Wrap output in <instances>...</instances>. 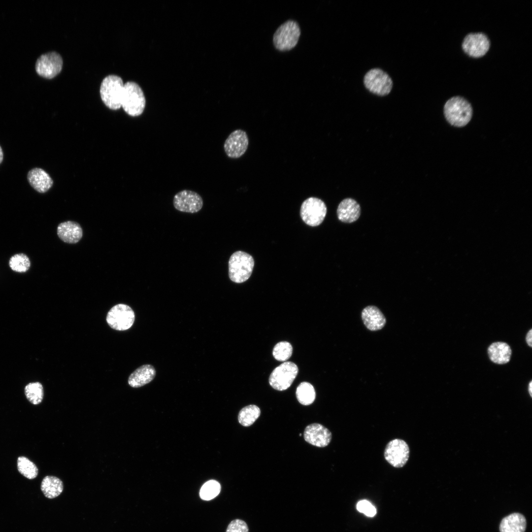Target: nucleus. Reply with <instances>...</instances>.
Masks as SVG:
<instances>
[{
  "label": "nucleus",
  "instance_id": "nucleus-1",
  "mask_svg": "<svg viewBox=\"0 0 532 532\" xmlns=\"http://www.w3.org/2000/svg\"><path fill=\"white\" fill-rule=\"evenodd\" d=\"M444 114L452 126L463 127L466 125L472 116V108L465 98L455 96L449 99L444 106Z\"/></svg>",
  "mask_w": 532,
  "mask_h": 532
},
{
  "label": "nucleus",
  "instance_id": "nucleus-2",
  "mask_svg": "<svg viewBox=\"0 0 532 532\" xmlns=\"http://www.w3.org/2000/svg\"><path fill=\"white\" fill-rule=\"evenodd\" d=\"M254 266V259L250 254L242 251L234 252L229 263V276L233 282L241 283L250 277Z\"/></svg>",
  "mask_w": 532,
  "mask_h": 532
},
{
  "label": "nucleus",
  "instance_id": "nucleus-3",
  "mask_svg": "<svg viewBox=\"0 0 532 532\" xmlns=\"http://www.w3.org/2000/svg\"><path fill=\"white\" fill-rule=\"evenodd\" d=\"M122 79L115 75H109L102 80L100 87V95L104 104L112 110L122 107L124 91Z\"/></svg>",
  "mask_w": 532,
  "mask_h": 532
},
{
  "label": "nucleus",
  "instance_id": "nucleus-4",
  "mask_svg": "<svg viewBox=\"0 0 532 532\" xmlns=\"http://www.w3.org/2000/svg\"><path fill=\"white\" fill-rule=\"evenodd\" d=\"M146 100L140 87L135 82L128 81L124 85L122 107L130 116L137 117L142 114Z\"/></svg>",
  "mask_w": 532,
  "mask_h": 532
},
{
  "label": "nucleus",
  "instance_id": "nucleus-5",
  "mask_svg": "<svg viewBox=\"0 0 532 532\" xmlns=\"http://www.w3.org/2000/svg\"><path fill=\"white\" fill-rule=\"evenodd\" d=\"M300 34L298 23L288 20L280 26L275 32L273 37L274 45L280 51L290 50L298 43Z\"/></svg>",
  "mask_w": 532,
  "mask_h": 532
},
{
  "label": "nucleus",
  "instance_id": "nucleus-6",
  "mask_svg": "<svg viewBox=\"0 0 532 532\" xmlns=\"http://www.w3.org/2000/svg\"><path fill=\"white\" fill-rule=\"evenodd\" d=\"M364 84L370 93L379 96L388 95L393 88V81L382 69L374 68L368 71L364 77Z\"/></svg>",
  "mask_w": 532,
  "mask_h": 532
},
{
  "label": "nucleus",
  "instance_id": "nucleus-7",
  "mask_svg": "<svg viewBox=\"0 0 532 532\" xmlns=\"http://www.w3.org/2000/svg\"><path fill=\"white\" fill-rule=\"evenodd\" d=\"M327 207L321 199L315 197L307 198L302 203L300 215L307 225L315 227L320 225L327 214Z\"/></svg>",
  "mask_w": 532,
  "mask_h": 532
},
{
  "label": "nucleus",
  "instance_id": "nucleus-8",
  "mask_svg": "<svg viewBox=\"0 0 532 532\" xmlns=\"http://www.w3.org/2000/svg\"><path fill=\"white\" fill-rule=\"evenodd\" d=\"M135 319L133 310L129 305L119 303L113 306L108 312L106 320L110 328L120 331L129 329Z\"/></svg>",
  "mask_w": 532,
  "mask_h": 532
},
{
  "label": "nucleus",
  "instance_id": "nucleus-9",
  "mask_svg": "<svg viewBox=\"0 0 532 532\" xmlns=\"http://www.w3.org/2000/svg\"><path fill=\"white\" fill-rule=\"evenodd\" d=\"M298 371V367L295 363L284 362L272 371L269 378V384L276 390H285L292 385Z\"/></svg>",
  "mask_w": 532,
  "mask_h": 532
},
{
  "label": "nucleus",
  "instance_id": "nucleus-10",
  "mask_svg": "<svg viewBox=\"0 0 532 532\" xmlns=\"http://www.w3.org/2000/svg\"><path fill=\"white\" fill-rule=\"evenodd\" d=\"M410 449L407 443L399 438L390 441L386 445L384 456L386 461L396 468L403 467L407 462Z\"/></svg>",
  "mask_w": 532,
  "mask_h": 532
},
{
  "label": "nucleus",
  "instance_id": "nucleus-11",
  "mask_svg": "<svg viewBox=\"0 0 532 532\" xmlns=\"http://www.w3.org/2000/svg\"><path fill=\"white\" fill-rule=\"evenodd\" d=\"M63 61L61 56L56 52H50L41 55L35 63V71L41 77L52 79L61 71Z\"/></svg>",
  "mask_w": 532,
  "mask_h": 532
},
{
  "label": "nucleus",
  "instance_id": "nucleus-12",
  "mask_svg": "<svg viewBox=\"0 0 532 532\" xmlns=\"http://www.w3.org/2000/svg\"><path fill=\"white\" fill-rule=\"evenodd\" d=\"M490 46L488 36L482 33H470L464 39L462 47L469 57L478 58L484 56Z\"/></svg>",
  "mask_w": 532,
  "mask_h": 532
},
{
  "label": "nucleus",
  "instance_id": "nucleus-13",
  "mask_svg": "<svg viewBox=\"0 0 532 532\" xmlns=\"http://www.w3.org/2000/svg\"><path fill=\"white\" fill-rule=\"evenodd\" d=\"M173 204L174 208L179 211L194 213L202 208L203 201L201 196L197 192L183 190L174 195Z\"/></svg>",
  "mask_w": 532,
  "mask_h": 532
},
{
  "label": "nucleus",
  "instance_id": "nucleus-14",
  "mask_svg": "<svg viewBox=\"0 0 532 532\" xmlns=\"http://www.w3.org/2000/svg\"><path fill=\"white\" fill-rule=\"evenodd\" d=\"M248 144L246 133L242 130L237 129L232 132L225 140L224 149L228 157L236 159L245 153Z\"/></svg>",
  "mask_w": 532,
  "mask_h": 532
},
{
  "label": "nucleus",
  "instance_id": "nucleus-15",
  "mask_svg": "<svg viewBox=\"0 0 532 532\" xmlns=\"http://www.w3.org/2000/svg\"><path fill=\"white\" fill-rule=\"evenodd\" d=\"M332 433L323 425L313 423L308 425L304 432V438L309 444L319 447L328 446L332 439Z\"/></svg>",
  "mask_w": 532,
  "mask_h": 532
},
{
  "label": "nucleus",
  "instance_id": "nucleus-16",
  "mask_svg": "<svg viewBox=\"0 0 532 532\" xmlns=\"http://www.w3.org/2000/svg\"><path fill=\"white\" fill-rule=\"evenodd\" d=\"M361 316L364 325L371 331L382 329L386 323L384 314L375 306L369 305L366 307L362 310Z\"/></svg>",
  "mask_w": 532,
  "mask_h": 532
},
{
  "label": "nucleus",
  "instance_id": "nucleus-17",
  "mask_svg": "<svg viewBox=\"0 0 532 532\" xmlns=\"http://www.w3.org/2000/svg\"><path fill=\"white\" fill-rule=\"evenodd\" d=\"M361 214V207L354 199L346 198L339 204L337 209L338 219L342 222L351 223L358 219Z\"/></svg>",
  "mask_w": 532,
  "mask_h": 532
},
{
  "label": "nucleus",
  "instance_id": "nucleus-18",
  "mask_svg": "<svg viewBox=\"0 0 532 532\" xmlns=\"http://www.w3.org/2000/svg\"><path fill=\"white\" fill-rule=\"evenodd\" d=\"M27 179L30 185L40 193L47 192L53 184V181L48 173L38 167L33 168L28 172Z\"/></svg>",
  "mask_w": 532,
  "mask_h": 532
},
{
  "label": "nucleus",
  "instance_id": "nucleus-19",
  "mask_svg": "<svg viewBox=\"0 0 532 532\" xmlns=\"http://www.w3.org/2000/svg\"><path fill=\"white\" fill-rule=\"evenodd\" d=\"M57 234L64 242L75 244L81 239L83 231L78 223L74 221H67L61 223L58 225Z\"/></svg>",
  "mask_w": 532,
  "mask_h": 532
},
{
  "label": "nucleus",
  "instance_id": "nucleus-20",
  "mask_svg": "<svg viewBox=\"0 0 532 532\" xmlns=\"http://www.w3.org/2000/svg\"><path fill=\"white\" fill-rule=\"evenodd\" d=\"M156 375V370L150 365H144L133 372L129 377L128 384L133 388L143 386L152 381Z\"/></svg>",
  "mask_w": 532,
  "mask_h": 532
},
{
  "label": "nucleus",
  "instance_id": "nucleus-21",
  "mask_svg": "<svg viewBox=\"0 0 532 532\" xmlns=\"http://www.w3.org/2000/svg\"><path fill=\"white\" fill-rule=\"evenodd\" d=\"M526 526L525 516L519 513H513L502 519L499 531L500 532H525Z\"/></svg>",
  "mask_w": 532,
  "mask_h": 532
},
{
  "label": "nucleus",
  "instance_id": "nucleus-22",
  "mask_svg": "<svg viewBox=\"0 0 532 532\" xmlns=\"http://www.w3.org/2000/svg\"><path fill=\"white\" fill-rule=\"evenodd\" d=\"M488 353L490 360L497 364H504L509 362L511 355V349L505 342H497L488 347Z\"/></svg>",
  "mask_w": 532,
  "mask_h": 532
},
{
  "label": "nucleus",
  "instance_id": "nucleus-23",
  "mask_svg": "<svg viewBox=\"0 0 532 532\" xmlns=\"http://www.w3.org/2000/svg\"><path fill=\"white\" fill-rule=\"evenodd\" d=\"M41 490L44 496L50 499L56 498L63 491V483L59 478L54 476H46L42 480Z\"/></svg>",
  "mask_w": 532,
  "mask_h": 532
},
{
  "label": "nucleus",
  "instance_id": "nucleus-24",
  "mask_svg": "<svg viewBox=\"0 0 532 532\" xmlns=\"http://www.w3.org/2000/svg\"><path fill=\"white\" fill-rule=\"evenodd\" d=\"M296 394L299 402L304 405H308L312 403L316 397V393L313 386L307 382H301L298 386Z\"/></svg>",
  "mask_w": 532,
  "mask_h": 532
},
{
  "label": "nucleus",
  "instance_id": "nucleus-25",
  "mask_svg": "<svg viewBox=\"0 0 532 532\" xmlns=\"http://www.w3.org/2000/svg\"><path fill=\"white\" fill-rule=\"evenodd\" d=\"M260 414V409L257 406L252 404L247 405L239 411L238 415V422L243 426H250L258 418Z\"/></svg>",
  "mask_w": 532,
  "mask_h": 532
},
{
  "label": "nucleus",
  "instance_id": "nucleus-26",
  "mask_svg": "<svg viewBox=\"0 0 532 532\" xmlns=\"http://www.w3.org/2000/svg\"><path fill=\"white\" fill-rule=\"evenodd\" d=\"M25 394L31 403L34 405L38 404L43 398V386L38 382L30 383L25 388Z\"/></svg>",
  "mask_w": 532,
  "mask_h": 532
},
{
  "label": "nucleus",
  "instance_id": "nucleus-27",
  "mask_svg": "<svg viewBox=\"0 0 532 532\" xmlns=\"http://www.w3.org/2000/svg\"><path fill=\"white\" fill-rule=\"evenodd\" d=\"M17 468L19 472L29 479L35 478L38 474V468L27 457L20 456L17 459Z\"/></svg>",
  "mask_w": 532,
  "mask_h": 532
},
{
  "label": "nucleus",
  "instance_id": "nucleus-28",
  "mask_svg": "<svg viewBox=\"0 0 532 532\" xmlns=\"http://www.w3.org/2000/svg\"><path fill=\"white\" fill-rule=\"evenodd\" d=\"M221 489L220 484L214 480L206 482L201 487L200 491V497L204 500H210L220 493Z\"/></svg>",
  "mask_w": 532,
  "mask_h": 532
},
{
  "label": "nucleus",
  "instance_id": "nucleus-29",
  "mask_svg": "<svg viewBox=\"0 0 532 532\" xmlns=\"http://www.w3.org/2000/svg\"><path fill=\"white\" fill-rule=\"evenodd\" d=\"M11 269L18 272H24L30 268L31 262L28 257L23 254H17L12 256L9 261Z\"/></svg>",
  "mask_w": 532,
  "mask_h": 532
},
{
  "label": "nucleus",
  "instance_id": "nucleus-30",
  "mask_svg": "<svg viewBox=\"0 0 532 532\" xmlns=\"http://www.w3.org/2000/svg\"><path fill=\"white\" fill-rule=\"evenodd\" d=\"M293 348L291 344L287 341H281L277 343L273 349L274 358L279 361H286L292 356Z\"/></svg>",
  "mask_w": 532,
  "mask_h": 532
},
{
  "label": "nucleus",
  "instance_id": "nucleus-31",
  "mask_svg": "<svg viewBox=\"0 0 532 532\" xmlns=\"http://www.w3.org/2000/svg\"><path fill=\"white\" fill-rule=\"evenodd\" d=\"M357 509L361 513L368 517H373L376 513V509L369 501L367 500H361L356 505Z\"/></svg>",
  "mask_w": 532,
  "mask_h": 532
},
{
  "label": "nucleus",
  "instance_id": "nucleus-32",
  "mask_svg": "<svg viewBox=\"0 0 532 532\" xmlns=\"http://www.w3.org/2000/svg\"><path fill=\"white\" fill-rule=\"evenodd\" d=\"M226 532H249V528L244 521L236 519L229 523Z\"/></svg>",
  "mask_w": 532,
  "mask_h": 532
},
{
  "label": "nucleus",
  "instance_id": "nucleus-33",
  "mask_svg": "<svg viewBox=\"0 0 532 532\" xmlns=\"http://www.w3.org/2000/svg\"><path fill=\"white\" fill-rule=\"evenodd\" d=\"M526 341L528 345L531 347L532 346V330L531 329L527 333L526 336Z\"/></svg>",
  "mask_w": 532,
  "mask_h": 532
},
{
  "label": "nucleus",
  "instance_id": "nucleus-34",
  "mask_svg": "<svg viewBox=\"0 0 532 532\" xmlns=\"http://www.w3.org/2000/svg\"><path fill=\"white\" fill-rule=\"evenodd\" d=\"M3 158V151H2V148H1V146H0V164L2 162Z\"/></svg>",
  "mask_w": 532,
  "mask_h": 532
},
{
  "label": "nucleus",
  "instance_id": "nucleus-35",
  "mask_svg": "<svg viewBox=\"0 0 532 532\" xmlns=\"http://www.w3.org/2000/svg\"><path fill=\"white\" fill-rule=\"evenodd\" d=\"M532 382L531 381L530 382L529 384V388H528V390H529L530 395V396L531 397H532Z\"/></svg>",
  "mask_w": 532,
  "mask_h": 532
},
{
  "label": "nucleus",
  "instance_id": "nucleus-36",
  "mask_svg": "<svg viewBox=\"0 0 532 532\" xmlns=\"http://www.w3.org/2000/svg\"><path fill=\"white\" fill-rule=\"evenodd\" d=\"M299 435H300V436H301V433H300V434H299Z\"/></svg>",
  "mask_w": 532,
  "mask_h": 532
}]
</instances>
